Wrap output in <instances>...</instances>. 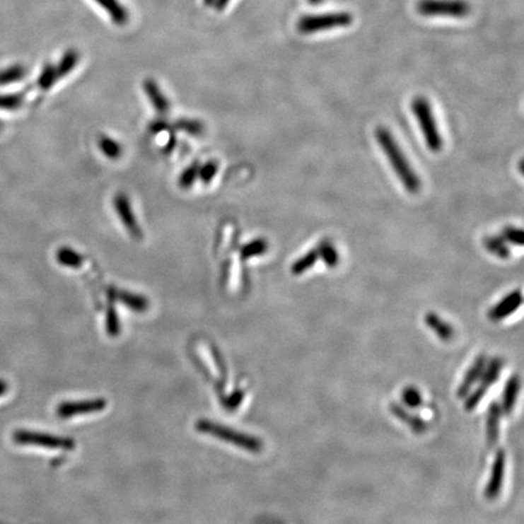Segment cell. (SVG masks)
Returning <instances> with one entry per match:
<instances>
[{
    "label": "cell",
    "mask_w": 524,
    "mask_h": 524,
    "mask_svg": "<svg viewBox=\"0 0 524 524\" xmlns=\"http://www.w3.org/2000/svg\"><path fill=\"white\" fill-rule=\"evenodd\" d=\"M354 16L349 13H328L318 15H305L298 18V30L303 35L347 27L352 25Z\"/></svg>",
    "instance_id": "obj_4"
},
{
    "label": "cell",
    "mask_w": 524,
    "mask_h": 524,
    "mask_svg": "<svg viewBox=\"0 0 524 524\" xmlns=\"http://www.w3.org/2000/svg\"><path fill=\"white\" fill-rule=\"evenodd\" d=\"M56 259L62 266L69 269H78L83 264V256L74 252L71 248H61L56 254Z\"/></svg>",
    "instance_id": "obj_21"
},
{
    "label": "cell",
    "mask_w": 524,
    "mask_h": 524,
    "mask_svg": "<svg viewBox=\"0 0 524 524\" xmlns=\"http://www.w3.org/2000/svg\"><path fill=\"white\" fill-rule=\"evenodd\" d=\"M98 4L110 13V16L113 18V21L118 25H123L128 20V13L125 11L123 6L120 5L118 0H96Z\"/></svg>",
    "instance_id": "obj_18"
},
{
    "label": "cell",
    "mask_w": 524,
    "mask_h": 524,
    "mask_svg": "<svg viewBox=\"0 0 524 524\" xmlns=\"http://www.w3.org/2000/svg\"><path fill=\"white\" fill-rule=\"evenodd\" d=\"M145 91L149 95V101L152 103L154 108L157 110L159 113H166L169 111V103L168 100L164 98V95L162 94V91L159 90L157 84L153 81H145Z\"/></svg>",
    "instance_id": "obj_17"
},
{
    "label": "cell",
    "mask_w": 524,
    "mask_h": 524,
    "mask_svg": "<svg viewBox=\"0 0 524 524\" xmlns=\"http://www.w3.org/2000/svg\"><path fill=\"white\" fill-rule=\"evenodd\" d=\"M318 250V255L320 259L323 260L324 264H327L328 267H335L339 264L340 260V256L337 254V249L332 245V243H329L327 240H324L322 243L317 247Z\"/></svg>",
    "instance_id": "obj_24"
},
{
    "label": "cell",
    "mask_w": 524,
    "mask_h": 524,
    "mask_svg": "<svg viewBox=\"0 0 524 524\" xmlns=\"http://www.w3.org/2000/svg\"><path fill=\"white\" fill-rule=\"evenodd\" d=\"M198 171H199V168H198L197 164H192L190 168H187V169L182 173V175H181V177H180V185H181V187H191L193 182H194L197 177H198Z\"/></svg>",
    "instance_id": "obj_33"
},
{
    "label": "cell",
    "mask_w": 524,
    "mask_h": 524,
    "mask_svg": "<svg viewBox=\"0 0 524 524\" xmlns=\"http://www.w3.org/2000/svg\"><path fill=\"white\" fill-rule=\"evenodd\" d=\"M100 149L103 151L106 157L111 159H117L122 154V146L117 141L112 140L110 137H101L100 139Z\"/></svg>",
    "instance_id": "obj_27"
},
{
    "label": "cell",
    "mask_w": 524,
    "mask_h": 524,
    "mask_svg": "<svg viewBox=\"0 0 524 524\" xmlns=\"http://www.w3.org/2000/svg\"><path fill=\"white\" fill-rule=\"evenodd\" d=\"M25 94L0 95V110L15 111L22 106Z\"/></svg>",
    "instance_id": "obj_28"
},
{
    "label": "cell",
    "mask_w": 524,
    "mask_h": 524,
    "mask_svg": "<svg viewBox=\"0 0 524 524\" xmlns=\"http://www.w3.org/2000/svg\"><path fill=\"white\" fill-rule=\"evenodd\" d=\"M503 239L508 243L522 247L523 245V231L517 227H506L503 230Z\"/></svg>",
    "instance_id": "obj_32"
},
{
    "label": "cell",
    "mask_w": 524,
    "mask_h": 524,
    "mask_svg": "<svg viewBox=\"0 0 524 524\" xmlns=\"http://www.w3.org/2000/svg\"><path fill=\"white\" fill-rule=\"evenodd\" d=\"M107 332L111 335V337H117L120 332V320H118V315L115 313L113 308H110L108 315H107L106 322Z\"/></svg>",
    "instance_id": "obj_34"
},
{
    "label": "cell",
    "mask_w": 524,
    "mask_h": 524,
    "mask_svg": "<svg viewBox=\"0 0 524 524\" xmlns=\"http://www.w3.org/2000/svg\"><path fill=\"white\" fill-rule=\"evenodd\" d=\"M500 417H501L500 405L498 403H491L489 407V413H488V420H487V436H488V443L490 446L498 442Z\"/></svg>",
    "instance_id": "obj_15"
},
{
    "label": "cell",
    "mask_w": 524,
    "mask_h": 524,
    "mask_svg": "<svg viewBox=\"0 0 524 524\" xmlns=\"http://www.w3.org/2000/svg\"><path fill=\"white\" fill-rule=\"evenodd\" d=\"M77 54L74 52H67V54L62 57L60 64H59L57 67H55L57 79H60V78L64 77L66 74H69V73L74 69V66L77 64Z\"/></svg>",
    "instance_id": "obj_26"
},
{
    "label": "cell",
    "mask_w": 524,
    "mask_h": 524,
    "mask_svg": "<svg viewBox=\"0 0 524 524\" xmlns=\"http://www.w3.org/2000/svg\"><path fill=\"white\" fill-rule=\"evenodd\" d=\"M375 139L405 190L410 193H418L421 188V181L407 161L392 134L384 127H379L375 130Z\"/></svg>",
    "instance_id": "obj_1"
},
{
    "label": "cell",
    "mask_w": 524,
    "mask_h": 524,
    "mask_svg": "<svg viewBox=\"0 0 524 524\" xmlns=\"http://www.w3.org/2000/svg\"><path fill=\"white\" fill-rule=\"evenodd\" d=\"M179 128L191 135H199L203 132V125L197 120H180Z\"/></svg>",
    "instance_id": "obj_36"
},
{
    "label": "cell",
    "mask_w": 524,
    "mask_h": 524,
    "mask_svg": "<svg viewBox=\"0 0 524 524\" xmlns=\"http://www.w3.org/2000/svg\"><path fill=\"white\" fill-rule=\"evenodd\" d=\"M15 443L22 446H37L47 449H61V450H73L76 443L72 438L60 437V436L47 435L35 431L18 430L13 433Z\"/></svg>",
    "instance_id": "obj_6"
},
{
    "label": "cell",
    "mask_w": 524,
    "mask_h": 524,
    "mask_svg": "<svg viewBox=\"0 0 524 524\" xmlns=\"http://www.w3.org/2000/svg\"><path fill=\"white\" fill-rule=\"evenodd\" d=\"M484 367H486V357L484 356H479L473 362L472 366L469 368V371L465 374L462 383H461L460 386L458 388V393L456 395H458L459 398L466 397V395L470 392V390L472 388L473 384L477 380L481 379L482 373L484 371Z\"/></svg>",
    "instance_id": "obj_11"
},
{
    "label": "cell",
    "mask_w": 524,
    "mask_h": 524,
    "mask_svg": "<svg viewBox=\"0 0 524 524\" xmlns=\"http://www.w3.org/2000/svg\"><path fill=\"white\" fill-rule=\"evenodd\" d=\"M483 244L488 249V252L494 254L498 257L507 259L510 256V249H508L506 243H505V240L503 238H500V237H487L483 240Z\"/></svg>",
    "instance_id": "obj_25"
},
{
    "label": "cell",
    "mask_w": 524,
    "mask_h": 524,
    "mask_svg": "<svg viewBox=\"0 0 524 524\" xmlns=\"http://www.w3.org/2000/svg\"><path fill=\"white\" fill-rule=\"evenodd\" d=\"M219 166L215 162H208L204 166H202L198 171V176L201 177L204 182H209L214 176L218 173Z\"/></svg>",
    "instance_id": "obj_35"
},
{
    "label": "cell",
    "mask_w": 524,
    "mask_h": 524,
    "mask_svg": "<svg viewBox=\"0 0 524 524\" xmlns=\"http://www.w3.org/2000/svg\"><path fill=\"white\" fill-rule=\"evenodd\" d=\"M27 71L23 66L15 64L11 67L0 71V86H8L20 81L26 77Z\"/></svg>",
    "instance_id": "obj_23"
},
{
    "label": "cell",
    "mask_w": 524,
    "mask_h": 524,
    "mask_svg": "<svg viewBox=\"0 0 524 524\" xmlns=\"http://www.w3.org/2000/svg\"><path fill=\"white\" fill-rule=\"evenodd\" d=\"M6 391H8V385H6L4 380H0V396L5 395Z\"/></svg>",
    "instance_id": "obj_38"
},
{
    "label": "cell",
    "mask_w": 524,
    "mask_h": 524,
    "mask_svg": "<svg viewBox=\"0 0 524 524\" xmlns=\"http://www.w3.org/2000/svg\"><path fill=\"white\" fill-rule=\"evenodd\" d=\"M307 1H308V4L320 5L323 3L324 0H307Z\"/></svg>",
    "instance_id": "obj_40"
},
{
    "label": "cell",
    "mask_w": 524,
    "mask_h": 524,
    "mask_svg": "<svg viewBox=\"0 0 524 524\" xmlns=\"http://www.w3.org/2000/svg\"><path fill=\"white\" fill-rule=\"evenodd\" d=\"M267 249H269L267 240L264 238H257L250 242V243L245 244L242 248L240 256H242L243 260H248V259H252V257H256V256L264 255V252H267Z\"/></svg>",
    "instance_id": "obj_22"
},
{
    "label": "cell",
    "mask_w": 524,
    "mask_h": 524,
    "mask_svg": "<svg viewBox=\"0 0 524 524\" xmlns=\"http://www.w3.org/2000/svg\"><path fill=\"white\" fill-rule=\"evenodd\" d=\"M391 412L393 415L397 417V419H400L401 421L404 422L405 425L417 432V433H422L426 431V425L425 422L422 421L421 419L417 418L413 414H410L408 410H405L404 408H402L401 405L391 404Z\"/></svg>",
    "instance_id": "obj_14"
},
{
    "label": "cell",
    "mask_w": 524,
    "mask_h": 524,
    "mask_svg": "<svg viewBox=\"0 0 524 524\" xmlns=\"http://www.w3.org/2000/svg\"><path fill=\"white\" fill-rule=\"evenodd\" d=\"M402 400L404 402V404L409 408H418L422 404L421 395L413 386L404 388V391L402 393Z\"/></svg>",
    "instance_id": "obj_29"
},
{
    "label": "cell",
    "mask_w": 524,
    "mask_h": 524,
    "mask_svg": "<svg viewBox=\"0 0 524 524\" xmlns=\"http://www.w3.org/2000/svg\"><path fill=\"white\" fill-rule=\"evenodd\" d=\"M412 111L419 122L427 149L431 152L437 153L443 147V140L436 123L430 103L424 96H417L412 103Z\"/></svg>",
    "instance_id": "obj_2"
},
{
    "label": "cell",
    "mask_w": 524,
    "mask_h": 524,
    "mask_svg": "<svg viewBox=\"0 0 524 524\" xmlns=\"http://www.w3.org/2000/svg\"><path fill=\"white\" fill-rule=\"evenodd\" d=\"M204 1L206 5L214 4V0H204Z\"/></svg>",
    "instance_id": "obj_41"
},
{
    "label": "cell",
    "mask_w": 524,
    "mask_h": 524,
    "mask_svg": "<svg viewBox=\"0 0 524 524\" xmlns=\"http://www.w3.org/2000/svg\"><path fill=\"white\" fill-rule=\"evenodd\" d=\"M243 400L244 391H242V390H237L235 393H232V395L227 398L225 403H226V407L228 409H235V408L242 403Z\"/></svg>",
    "instance_id": "obj_37"
},
{
    "label": "cell",
    "mask_w": 524,
    "mask_h": 524,
    "mask_svg": "<svg viewBox=\"0 0 524 524\" xmlns=\"http://www.w3.org/2000/svg\"><path fill=\"white\" fill-rule=\"evenodd\" d=\"M425 323L429 325V328L435 332L439 339H442L443 341L452 340L453 337H454V329H453L452 325L447 322H444L436 313H432V312L427 313L425 315Z\"/></svg>",
    "instance_id": "obj_13"
},
{
    "label": "cell",
    "mask_w": 524,
    "mask_h": 524,
    "mask_svg": "<svg viewBox=\"0 0 524 524\" xmlns=\"http://www.w3.org/2000/svg\"><path fill=\"white\" fill-rule=\"evenodd\" d=\"M505 465H506V454L503 450H499L495 455L489 482H488V486H487L486 491H484L487 498L490 499V500L496 498L500 493V490H501L503 473H505Z\"/></svg>",
    "instance_id": "obj_8"
},
{
    "label": "cell",
    "mask_w": 524,
    "mask_h": 524,
    "mask_svg": "<svg viewBox=\"0 0 524 524\" xmlns=\"http://www.w3.org/2000/svg\"><path fill=\"white\" fill-rule=\"evenodd\" d=\"M422 16L462 18L469 16L471 5L465 0H420L417 5Z\"/></svg>",
    "instance_id": "obj_5"
},
{
    "label": "cell",
    "mask_w": 524,
    "mask_h": 524,
    "mask_svg": "<svg viewBox=\"0 0 524 524\" xmlns=\"http://www.w3.org/2000/svg\"><path fill=\"white\" fill-rule=\"evenodd\" d=\"M520 305H522V294L520 290H515L507 295L506 298H503L498 305H495L490 310L488 317L493 322H499L517 311Z\"/></svg>",
    "instance_id": "obj_10"
},
{
    "label": "cell",
    "mask_w": 524,
    "mask_h": 524,
    "mask_svg": "<svg viewBox=\"0 0 524 524\" xmlns=\"http://www.w3.org/2000/svg\"><path fill=\"white\" fill-rule=\"evenodd\" d=\"M488 392V388H484L479 385L471 395H470L466 401H465V410L466 412H472L473 409H476L479 403H481L483 397L486 396V393Z\"/></svg>",
    "instance_id": "obj_30"
},
{
    "label": "cell",
    "mask_w": 524,
    "mask_h": 524,
    "mask_svg": "<svg viewBox=\"0 0 524 524\" xmlns=\"http://www.w3.org/2000/svg\"><path fill=\"white\" fill-rule=\"evenodd\" d=\"M107 402L103 398L90 400V401L64 402L57 407V415L67 419L83 415V414L98 413L106 408Z\"/></svg>",
    "instance_id": "obj_7"
},
{
    "label": "cell",
    "mask_w": 524,
    "mask_h": 524,
    "mask_svg": "<svg viewBox=\"0 0 524 524\" xmlns=\"http://www.w3.org/2000/svg\"><path fill=\"white\" fill-rule=\"evenodd\" d=\"M56 81H57V74H56L55 67L54 66H47L40 74V77H39L38 86L42 90L50 89V86Z\"/></svg>",
    "instance_id": "obj_31"
},
{
    "label": "cell",
    "mask_w": 524,
    "mask_h": 524,
    "mask_svg": "<svg viewBox=\"0 0 524 524\" xmlns=\"http://www.w3.org/2000/svg\"><path fill=\"white\" fill-rule=\"evenodd\" d=\"M520 392V379L518 376H512L505 385L503 393V412L510 414L515 407L517 396Z\"/></svg>",
    "instance_id": "obj_16"
},
{
    "label": "cell",
    "mask_w": 524,
    "mask_h": 524,
    "mask_svg": "<svg viewBox=\"0 0 524 524\" xmlns=\"http://www.w3.org/2000/svg\"><path fill=\"white\" fill-rule=\"evenodd\" d=\"M115 208L118 215H120V219L123 222L124 226L129 231V233L134 238H140V227L137 225L136 219H135L134 214H132V206H130V203H129L128 197H125L124 194H118V196L115 197Z\"/></svg>",
    "instance_id": "obj_9"
},
{
    "label": "cell",
    "mask_w": 524,
    "mask_h": 524,
    "mask_svg": "<svg viewBox=\"0 0 524 524\" xmlns=\"http://www.w3.org/2000/svg\"><path fill=\"white\" fill-rule=\"evenodd\" d=\"M503 368V361L500 359H494L490 361L489 364L484 367V371L482 373L481 384L482 386L489 390L490 386L496 383L500 375V371Z\"/></svg>",
    "instance_id": "obj_19"
},
{
    "label": "cell",
    "mask_w": 524,
    "mask_h": 524,
    "mask_svg": "<svg viewBox=\"0 0 524 524\" xmlns=\"http://www.w3.org/2000/svg\"><path fill=\"white\" fill-rule=\"evenodd\" d=\"M318 259H320V255H318V250H317V248H315L313 250L307 252L305 255L301 256L300 259L295 261L293 266H291V269H291V273L295 274V276L303 274V273L306 272V271H308V269L315 266V262H317Z\"/></svg>",
    "instance_id": "obj_20"
},
{
    "label": "cell",
    "mask_w": 524,
    "mask_h": 524,
    "mask_svg": "<svg viewBox=\"0 0 524 524\" xmlns=\"http://www.w3.org/2000/svg\"><path fill=\"white\" fill-rule=\"evenodd\" d=\"M228 1L230 0H216V6H218L219 9H222V8H225L228 4Z\"/></svg>",
    "instance_id": "obj_39"
},
{
    "label": "cell",
    "mask_w": 524,
    "mask_h": 524,
    "mask_svg": "<svg viewBox=\"0 0 524 524\" xmlns=\"http://www.w3.org/2000/svg\"><path fill=\"white\" fill-rule=\"evenodd\" d=\"M110 296L118 300L120 303H124L125 306H128L129 308H132L135 312H144L149 308L147 298L141 296V295L132 294V293L123 291V290L111 289Z\"/></svg>",
    "instance_id": "obj_12"
},
{
    "label": "cell",
    "mask_w": 524,
    "mask_h": 524,
    "mask_svg": "<svg viewBox=\"0 0 524 524\" xmlns=\"http://www.w3.org/2000/svg\"><path fill=\"white\" fill-rule=\"evenodd\" d=\"M197 430L202 433H208L214 436L216 438L222 439L228 443L235 444L237 447L245 449L248 452L257 453L262 450V443L260 439L256 438L254 436L245 435L238 431L232 430L226 426H222L215 422L208 421V420H201L197 422Z\"/></svg>",
    "instance_id": "obj_3"
}]
</instances>
